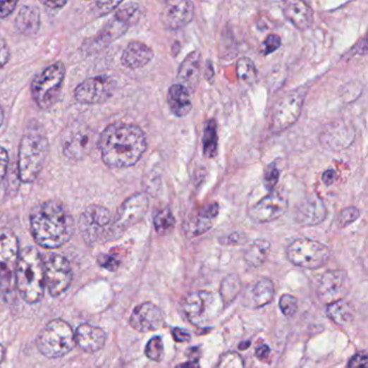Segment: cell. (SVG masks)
Listing matches in <instances>:
<instances>
[{"mask_svg": "<svg viewBox=\"0 0 368 368\" xmlns=\"http://www.w3.org/2000/svg\"><path fill=\"white\" fill-rule=\"evenodd\" d=\"M175 368H199L198 362L190 361L186 362V363L180 364Z\"/></svg>", "mask_w": 368, "mask_h": 368, "instance_id": "11a10c76", "label": "cell"}, {"mask_svg": "<svg viewBox=\"0 0 368 368\" xmlns=\"http://www.w3.org/2000/svg\"><path fill=\"white\" fill-rule=\"evenodd\" d=\"M16 286L22 298L28 304H36L44 296V266L39 251L35 247H26L19 255L14 271Z\"/></svg>", "mask_w": 368, "mask_h": 368, "instance_id": "3957f363", "label": "cell"}, {"mask_svg": "<svg viewBox=\"0 0 368 368\" xmlns=\"http://www.w3.org/2000/svg\"><path fill=\"white\" fill-rule=\"evenodd\" d=\"M278 178H280V171L276 168V164H271L266 168L265 174H264V184L268 190H272L278 184Z\"/></svg>", "mask_w": 368, "mask_h": 368, "instance_id": "b9f144b4", "label": "cell"}, {"mask_svg": "<svg viewBox=\"0 0 368 368\" xmlns=\"http://www.w3.org/2000/svg\"><path fill=\"white\" fill-rule=\"evenodd\" d=\"M16 5H18L16 1H6V3L0 1V19H6L8 16H10L16 9Z\"/></svg>", "mask_w": 368, "mask_h": 368, "instance_id": "681fc988", "label": "cell"}, {"mask_svg": "<svg viewBox=\"0 0 368 368\" xmlns=\"http://www.w3.org/2000/svg\"><path fill=\"white\" fill-rule=\"evenodd\" d=\"M219 207L217 203L207 205L204 209H201L196 219L191 221L189 226V231L192 235H202L211 229L213 226V221L219 215Z\"/></svg>", "mask_w": 368, "mask_h": 368, "instance_id": "83f0119b", "label": "cell"}, {"mask_svg": "<svg viewBox=\"0 0 368 368\" xmlns=\"http://www.w3.org/2000/svg\"><path fill=\"white\" fill-rule=\"evenodd\" d=\"M215 297L212 293L197 290L191 293L183 302V310L189 322L202 325L212 318Z\"/></svg>", "mask_w": 368, "mask_h": 368, "instance_id": "5bb4252c", "label": "cell"}, {"mask_svg": "<svg viewBox=\"0 0 368 368\" xmlns=\"http://www.w3.org/2000/svg\"><path fill=\"white\" fill-rule=\"evenodd\" d=\"M95 140V133L89 125L75 122L63 133V154L73 161H80L90 154L94 147Z\"/></svg>", "mask_w": 368, "mask_h": 368, "instance_id": "30bf717a", "label": "cell"}, {"mask_svg": "<svg viewBox=\"0 0 368 368\" xmlns=\"http://www.w3.org/2000/svg\"><path fill=\"white\" fill-rule=\"evenodd\" d=\"M202 56L199 51H192L185 58L178 72V85L188 92L194 93L200 82L202 74Z\"/></svg>", "mask_w": 368, "mask_h": 368, "instance_id": "44dd1931", "label": "cell"}, {"mask_svg": "<svg viewBox=\"0 0 368 368\" xmlns=\"http://www.w3.org/2000/svg\"><path fill=\"white\" fill-rule=\"evenodd\" d=\"M255 355L259 360L267 359L270 355V348L267 345H262L256 349Z\"/></svg>", "mask_w": 368, "mask_h": 368, "instance_id": "f5cc1de1", "label": "cell"}, {"mask_svg": "<svg viewBox=\"0 0 368 368\" xmlns=\"http://www.w3.org/2000/svg\"><path fill=\"white\" fill-rule=\"evenodd\" d=\"M306 89L298 87L286 93L276 102L272 109L270 130L274 133L286 131L296 123L304 107Z\"/></svg>", "mask_w": 368, "mask_h": 368, "instance_id": "ba28073f", "label": "cell"}, {"mask_svg": "<svg viewBox=\"0 0 368 368\" xmlns=\"http://www.w3.org/2000/svg\"><path fill=\"white\" fill-rule=\"evenodd\" d=\"M145 355L154 362H161L164 357V345L161 337L154 336L146 345Z\"/></svg>", "mask_w": 368, "mask_h": 368, "instance_id": "74e56055", "label": "cell"}, {"mask_svg": "<svg viewBox=\"0 0 368 368\" xmlns=\"http://www.w3.org/2000/svg\"><path fill=\"white\" fill-rule=\"evenodd\" d=\"M5 355H6L5 347H4L3 345H0V364H1V362H3L4 359H5Z\"/></svg>", "mask_w": 368, "mask_h": 368, "instance_id": "9f6ffc18", "label": "cell"}, {"mask_svg": "<svg viewBox=\"0 0 368 368\" xmlns=\"http://www.w3.org/2000/svg\"><path fill=\"white\" fill-rule=\"evenodd\" d=\"M142 10L138 4L129 3L116 12L115 18L131 27L141 19Z\"/></svg>", "mask_w": 368, "mask_h": 368, "instance_id": "8d00e7d4", "label": "cell"}, {"mask_svg": "<svg viewBox=\"0 0 368 368\" xmlns=\"http://www.w3.org/2000/svg\"><path fill=\"white\" fill-rule=\"evenodd\" d=\"M115 87V81L111 77H91L76 87L75 97L79 103L85 105L104 103L113 95Z\"/></svg>", "mask_w": 368, "mask_h": 368, "instance_id": "4fadbf2b", "label": "cell"}, {"mask_svg": "<svg viewBox=\"0 0 368 368\" xmlns=\"http://www.w3.org/2000/svg\"><path fill=\"white\" fill-rule=\"evenodd\" d=\"M48 152L49 142L46 133L39 125L32 123L26 129L20 143L18 168L22 182L30 184L39 176Z\"/></svg>", "mask_w": 368, "mask_h": 368, "instance_id": "277c9868", "label": "cell"}, {"mask_svg": "<svg viewBox=\"0 0 368 368\" xmlns=\"http://www.w3.org/2000/svg\"><path fill=\"white\" fill-rule=\"evenodd\" d=\"M76 345L85 352L94 353L103 349L106 343V333L99 327L81 324L75 333Z\"/></svg>", "mask_w": 368, "mask_h": 368, "instance_id": "7402d4cb", "label": "cell"}, {"mask_svg": "<svg viewBox=\"0 0 368 368\" xmlns=\"http://www.w3.org/2000/svg\"><path fill=\"white\" fill-rule=\"evenodd\" d=\"M286 254L288 260L295 266L307 269H319L329 262L331 251L321 242L302 238L290 244Z\"/></svg>", "mask_w": 368, "mask_h": 368, "instance_id": "9c48e42d", "label": "cell"}, {"mask_svg": "<svg viewBox=\"0 0 368 368\" xmlns=\"http://www.w3.org/2000/svg\"><path fill=\"white\" fill-rule=\"evenodd\" d=\"M326 215L327 209L324 201L317 195H311L297 204L294 217L300 225L311 227L320 225L326 219Z\"/></svg>", "mask_w": 368, "mask_h": 368, "instance_id": "ffe728a7", "label": "cell"}, {"mask_svg": "<svg viewBox=\"0 0 368 368\" xmlns=\"http://www.w3.org/2000/svg\"><path fill=\"white\" fill-rule=\"evenodd\" d=\"M249 297L252 306L256 307V308L265 307L274 300V283L270 281L269 278H262L250 288Z\"/></svg>", "mask_w": 368, "mask_h": 368, "instance_id": "f1b7e54d", "label": "cell"}, {"mask_svg": "<svg viewBox=\"0 0 368 368\" xmlns=\"http://www.w3.org/2000/svg\"><path fill=\"white\" fill-rule=\"evenodd\" d=\"M349 278L345 271H327L323 274L319 282L318 295L321 300L329 305L343 300V297L349 292Z\"/></svg>", "mask_w": 368, "mask_h": 368, "instance_id": "e0dca14e", "label": "cell"}, {"mask_svg": "<svg viewBox=\"0 0 368 368\" xmlns=\"http://www.w3.org/2000/svg\"><path fill=\"white\" fill-rule=\"evenodd\" d=\"M164 323V313L152 302H144L136 307L130 318V324L140 333L157 331L161 329Z\"/></svg>", "mask_w": 368, "mask_h": 368, "instance_id": "d6986e66", "label": "cell"}, {"mask_svg": "<svg viewBox=\"0 0 368 368\" xmlns=\"http://www.w3.org/2000/svg\"><path fill=\"white\" fill-rule=\"evenodd\" d=\"M270 251V243L266 240H256L245 252L244 259L247 265L258 268L266 262Z\"/></svg>", "mask_w": 368, "mask_h": 368, "instance_id": "1f68e13d", "label": "cell"}, {"mask_svg": "<svg viewBox=\"0 0 368 368\" xmlns=\"http://www.w3.org/2000/svg\"><path fill=\"white\" fill-rule=\"evenodd\" d=\"M121 5L120 1H106V3H97V8L101 10L102 14H106L113 11L116 7Z\"/></svg>", "mask_w": 368, "mask_h": 368, "instance_id": "f907efd6", "label": "cell"}, {"mask_svg": "<svg viewBox=\"0 0 368 368\" xmlns=\"http://www.w3.org/2000/svg\"><path fill=\"white\" fill-rule=\"evenodd\" d=\"M19 259V242L12 231H0V280L11 284Z\"/></svg>", "mask_w": 368, "mask_h": 368, "instance_id": "9a60e30c", "label": "cell"}, {"mask_svg": "<svg viewBox=\"0 0 368 368\" xmlns=\"http://www.w3.org/2000/svg\"><path fill=\"white\" fill-rule=\"evenodd\" d=\"M238 78L244 85H251L255 82L257 72L255 64L249 58H241L237 63Z\"/></svg>", "mask_w": 368, "mask_h": 368, "instance_id": "d590c367", "label": "cell"}, {"mask_svg": "<svg viewBox=\"0 0 368 368\" xmlns=\"http://www.w3.org/2000/svg\"><path fill=\"white\" fill-rule=\"evenodd\" d=\"M341 135H355L353 129H350L349 127H345L343 123L341 125H333L331 129H327L323 133L321 141L326 146H329L331 149L339 150L347 148L348 145L341 140Z\"/></svg>", "mask_w": 368, "mask_h": 368, "instance_id": "4dcf8cb0", "label": "cell"}, {"mask_svg": "<svg viewBox=\"0 0 368 368\" xmlns=\"http://www.w3.org/2000/svg\"><path fill=\"white\" fill-rule=\"evenodd\" d=\"M288 199L278 191H272L249 209L250 219L256 223H270L280 219L288 211Z\"/></svg>", "mask_w": 368, "mask_h": 368, "instance_id": "2e32d148", "label": "cell"}, {"mask_svg": "<svg viewBox=\"0 0 368 368\" xmlns=\"http://www.w3.org/2000/svg\"><path fill=\"white\" fill-rule=\"evenodd\" d=\"M16 26L24 35H35L40 27V11L35 6H23L16 16Z\"/></svg>", "mask_w": 368, "mask_h": 368, "instance_id": "4316f807", "label": "cell"}, {"mask_svg": "<svg viewBox=\"0 0 368 368\" xmlns=\"http://www.w3.org/2000/svg\"><path fill=\"white\" fill-rule=\"evenodd\" d=\"M195 5L188 0H171L166 3L161 13L162 23L168 30H178L194 19Z\"/></svg>", "mask_w": 368, "mask_h": 368, "instance_id": "ac0fdd59", "label": "cell"}, {"mask_svg": "<svg viewBox=\"0 0 368 368\" xmlns=\"http://www.w3.org/2000/svg\"><path fill=\"white\" fill-rule=\"evenodd\" d=\"M149 207V199L144 192H138L129 197L120 205L113 217L111 227V240L117 239L128 228L142 221Z\"/></svg>", "mask_w": 368, "mask_h": 368, "instance_id": "8fae6325", "label": "cell"}, {"mask_svg": "<svg viewBox=\"0 0 368 368\" xmlns=\"http://www.w3.org/2000/svg\"><path fill=\"white\" fill-rule=\"evenodd\" d=\"M215 368H244L241 355L235 352H227L219 357Z\"/></svg>", "mask_w": 368, "mask_h": 368, "instance_id": "f35d334b", "label": "cell"}, {"mask_svg": "<svg viewBox=\"0 0 368 368\" xmlns=\"http://www.w3.org/2000/svg\"><path fill=\"white\" fill-rule=\"evenodd\" d=\"M111 211L102 205L87 207L79 219V229L85 243L92 244L111 240V227L113 223Z\"/></svg>", "mask_w": 368, "mask_h": 368, "instance_id": "52a82bcc", "label": "cell"}, {"mask_svg": "<svg viewBox=\"0 0 368 368\" xmlns=\"http://www.w3.org/2000/svg\"><path fill=\"white\" fill-rule=\"evenodd\" d=\"M203 154L207 158L216 156L219 150V135L215 120H209L203 128Z\"/></svg>", "mask_w": 368, "mask_h": 368, "instance_id": "d6a6232c", "label": "cell"}, {"mask_svg": "<svg viewBox=\"0 0 368 368\" xmlns=\"http://www.w3.org/2000/svg\"><path fill=\"white\" fill-rule=\"evenodd\" d=\"M76 345L75 333L65 321H51L37 338V347L42 355L49 359L64 357Z\"/></svg>", "mask_w": 368, "mask_h": 368, "instance_id": "8992f818", "label": "cell"}, {"mask_svg": "<svg viewBox=\"0 0 368 368\" xmlns=\"http://www.w3.org/2000/svg\"><path fill=\"white\" fill-rule=\"evenodd\" d=\"M65 73V65L62 62H56L35 77L30 90L32 99L39 109H51L60 99Z\"/></svg>", "mask_w": 368, "mask_h": 368, "instance_id": "5b68a950", "label": "cell"}, {"mask_svg": "<svg viewBox=\"0 0 368 368\" xmlns=\"http://www.w3.org/2000/svg\"><path fill=\"white\" fill-rule=\"evenodd\" d=\"M44 278L49 292L56 297L63 294L72 283L73 272L68 260L63 256H49L44 260Z\"/></svg>", "mask_w": 368, "mask_h": 368, "instance_id": "7c38bea8", "label": "cell"}, {"mask_svg": "<svg viewBox=\"0 0 368 368\" xmlns=\"http://www.w3.org/2000/svg\"><path fill=\"white\" fill-rule=\"evenodd\" d=\"M30 219L35 241L46 249H58L74 235V219L60 201L40 203L32 209Z\"/></svg>", "mask_w": 368, "mask_h": 368, "instance_id": "7a4b0ae2", "label": "cell"}, {"mask_svg": "<svg viewBox=\"0 0 368 368\" xmlns=\"http://www.w3.org/2000/svg\"><path fill=\"white\" fill-rule=\"evenodd\" d=\"M129 30V26L123 22L120 21L117 18H114L111 21L105 25V27L101 30L92 39L87 42V49L89 51H97L115 42L118 38L121 37Z\"/></svg>", "mask_w": 368, "mask_h": 368, "instance_id": "cb8c5ba5", "label": "cell"}, {"mask_svg": "<svg viewBox=\"0 0 368 368\" xmlns=\"http://www.w3.org/2000/svg\"><path fill=\"white\" fill-rule=\"evenodd\" d=\"M361 212L360 209L355 207H348L347 209L341 211V215L338 217L339 227L345 228L351 223H355L359 219Z\"/></svg>", "mask_w": 368, "mask_h": 368, "instance_id": "ab89813d", "label": "cell"}, {"mask_svg": "<svg viewBox=\"0 0 368 368\" xmlns=\"http://www.w3.org/2000/svg\"><path fill=\"white\" fill-rule=\"evenodd\" d=\"M99 146L104 164L109 168H127L140 161L147 140L138 125L116 122L104 130Z\"/></svg>", "mask_w": 368, "mask_h": 368, "instance_id": "6da1fadb", "label": "cell"}, {"mask_svg": "<svg viewBox=\"0 0 368 368\" xmlns=\"http://www.w3.org/2000/svg\"><path fill=\"white\" fill-rule=\"evenodd\" d=\"M4 120V111L3 109H1V106H0V125H1V123H3Z\"/></svg>", "mask_w": 368, "mask_h": 368, "instance_id": "680465c9", "label": "cell"}, {"mask_svg": "<svg viewBox=\"0 0 368 368\" xmlns=\"http://www.w3.org/2000/svg\"><path fill=\"white\" fill-rule=\"evenodd\" d=\"M284 16L300 30L310 28L313 23V11L310 5L302 0H290L284 4Z\"/></svg>", "mask_w": 368, "mask_h": 368, "instance_id": "603a6c76", "label": "cell"}, {"mask_svg": "<svg viewBox=\"0 0 368 368\" xmlns=\"http://www.w3.org/2000/svg\"><path fill=\"white\" fill-rule=\"evenodd\" d=\"M152 58L154 52L147 44L141 42H132L123 51L121 63L127 68L138 69L146 66Z\"/></svg>", "mask_w": 368, "mask_h": 368, "instance_id": "d4e9b609", "label": "cell"}, {"mask_svg": "<svg viewBox=\"0 0 368 368\" xmlns=\"http://www.w3.org/2000/svg\"><path fill=\"white\" fill-rule=\"evenodd\" d=\"M168 109L176 117H185L192 109L188 91L183 85H173L168 92Z\"/></svg>", "mask_w": 368, "mask_h": 368, "instance_id": "484cf974", "label": "cell"}, {"mask_svg": "<svg viewBox=\"0 0 368 368\" xmlns=\"http://www.w3.org/2000/svg\"><path fill=\"white\" fill-rule=\"evenodd\" d=\"M10 59V50L6 40L0 35V68L7 64Z\"/></svg>", "mask_w": 368, "mask_h": 368, "instance_id": "c3c4849f", "label": "cell"}, {"mask_svg": "<svg viewBox=\"0 0 368 368\" xmlns=\"http://www.w3.org/2000/svg\"><path fill=\"white\" fill-rule=\"evenodd\" d=\"M99 264L102 267L105 269L109 270V271H115L119 267V262L116 259V257L111 255H107V254H103V255L99 257Z\"/></svg>", "mask_w": 368, "mask_h": 368, "instance_id": "ee69618b", "label": "cell"}, {"mask_svg": "<svg viewBox=\"0 0 368 368\" xmlns=\"http://www.w3.org/2000/svg\"><path fill=\"white\" fill-rule=\"evenodd\" d=\"M280 309L286 318H290L298 309V302L292 295L286 294L280 298Z\"/></svg>", "mask_w": 368, "mask_h": 368, "instance_id": "60d3db41", "label": "cell"}, {"mask_svg": "<svg viewBox=\"0 0 368 368\" xmlns=\"http://www.w3.org/2000/svg\"><path fill=\"white\" fill-rule=\"evenodd\" d=\"M154 229L159 235H166L175 226V217L168 207L159 209L154 216Z\"/></svg>", "mask_w": 368, "mask_h": 368, "instance_id": "e575fe53", "label": "cell"}, {"mask_svg": "<svg viewBox=\"0 0 368 368\" xmlns=\"http://www.w3.org/2000/svg\"><path fill=\"white\" fill-rule=\"evenodd\" d=\"M335 178H336V172H335L333 168H329V170L323 173L322 182L324 183L326 186H329V185L334 183Z\"/></svg>", "mask_w": 368, "mask_h": 368, "instance_id": "816d5d0a", "label": "cell"}, {"mask_svg": "<svg viewBox=\"0 0 368 368\" xmlns=\"http://www.w3.org/2000/svg\"><path fill=\"white\" fill-rule=\"evenodd\" d=\"M173 338L176 343H188L191 339L190 333L187 329L175 327L172 331Z\"/></svg>", "mask_w": 368, "mask_h": 368, "instance_id": "7dc6e473", "label": "cell"}, {"mask_svg": "<svg viewBox=\"0 0 368 368\" xmlns=\"http://www.w3.org/2000/svg\"><path fill=\"white\" fill-rule=\"evenodd\" d=\"M66 1H47V3H44V5L56 9V8H62L63 6L66 5Z\"/></svg>", "mask_w": 368, "mask_h": 368, "instance_id": "db71d44e", "label": "cell"}, {"mask_svg": "<svg viewBox=\"0 0 368 368\" xmlns=\"http://www.w3.org/2000/svg\"><path fill=\"white\" fill-rule=\"evenodd\" d=\"M250 345H251V343L250 341H244L243 343H241V345H239V348L241 350H245L247 348H249Z\"/></svg>", "mask_w": 368, "mask_h": 368, "instance_id": "6f0895ef", "label": "cell"}, {"mask_svg": "<svg viewBox=\"0 0 368 368\" xmlns=\"http://www.w3.org/2000/svg\"><path fill=\"white\" fill-rule=\"evenodd\" d=\"M367 353L362 351L350 359L348 368H366L367 367Z\"/></svg>", "mask_w": 368, "mask_h": 368, "instance_id": "f6af8a7d", "label": "cell"}, {"mask_svg": "<svg viewBox=\"0 0 368 368\" xmlns=\"http://www.w3.org/2000/svg\"><path fill=\"white\" fill-rule=\"evenodd\" d=\"M326 312L329 318L341 326L351 324L355 319L352 306L343 300L327 305Z\"/></svg>", "mask_w": 368, "mask_h": 368, "instance_id": "f546056e", "label": "cell"}, {"mask_svg": "<svg viewBox=\"0 0 368 368\" xmlns=\"http://www.w3.org/2000/svg\"><path fill=\"white\" fill-rule=\"evenodd\" d=\"M241 290V281L237 274L226 276L221 284V297L223 306L227 307L233 302Z\"/></svg>", "mask_w": 368, "mask_h": 368, "instance_id": "836d02e7", "label": "cell"}, {"mask_svg": "<svg viewBox=\"0 0 368 368\" xmlns=\"http://www.w3.org/2000/svg\"><path fill=\"white\" fill-rule=\"evenodd\" d=\"M8 164H9V156H8L7 150L0 147V184L5 180Z\"/></svg>", "mask_w": 368, "mask_h": 368, "instance_id": "bcb514c9", "label": "cell"}, {"mask_svg": "<svg viewBox=\"0 0 368 368\" xmlns=\"http://www.w3.org/2000/svg\"><path fill=\"white\" fill-rule=\"evenodd\" d=\"M282 40L280 36L276 34H271L266 38L265 42H262V54L265 56L274 54L281 47Z\"/></svg>", "mask_w": 368, "mask_h": 368, "instance_id": "7bdbcfd3", "label": "cell"}]
</instances>
